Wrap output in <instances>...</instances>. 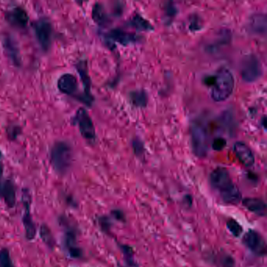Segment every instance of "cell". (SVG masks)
Returning <instances> with one entry per match:
<instances>
[{"instance_id":"obj_7","label":"cell","mask_w":267,"mask_h":267,"mask_svg":"<svg viewBox=\"0 0 267 267\" xmlns=\"http://www.w3.org/2000/svg\"><path fill=\"white\" fill-rule=\"evenodd\" d=\"M210 180L212 187L218 191L219 194L230 191L236 186L228 170L223 167H217L213 170L210 174Z\"/></svg>"},{"instance_id":"obj_10","label":"cell","mask_w":267,"mask_h":267,"mask_svg":"<svg viewBox=\"0 0 267 267\" xmlns=\"http://www.w3.org/2000/svg\"><path fill=\"white\" fill-rule=\"evenodd\" d=\"M77 71L80 75L81 79L84 86V95L82 96L81 101L87 105H90L93 102V96L91 95L90 87H91V81L89 75L88 66L86 60H80L76 64Z\"/></svg>"},{"instance_id":"obj_15","label":"cell","mask_w":267,"mask_h":267,"mask_svg":"<svg viewBox=\"0 0 267 267\" xmlns=\"http://www.w3.org/2000/svg\"><path fill=\"white\" fill-rule=\"evenodd\" d=\"M0 198L9 208L15 206L16 191L13 183L9 180L0 183Z\"/></svg>"},{"instance_id":"obj_13","label":"cell","mask_w":267,"mask_h":267,"mask_svg":"<svg viewBox=\"0 0 267 267\" xmlns=\"http://www.w3.org/2000/svg\"><path fill=\"white\" fill-rule=\"evenodd\" d=\"M3 48L5 52L6 53L9 60L13 62V64L15 66H20L21 64V56H20V52L19 48L17 47V43L13 40L11 36H6L4 37Z\"/></svg>"},{"instance_id":"obj_18","label":"cell","mask_w":267,"mask_h":267,"mask_svg":"<svg viewBox=\"0 0 267 267\" xmlns=\"http://www.w3.org/2000/svg\"><path fill=\"white\" fill-rule=\"evenodd\" d=\"M249 28L253 33L264 35L267 32V17L262 13L252 16L249 21Z\"/></svg>"},{"instance_id":"obj_4","label":"cell","mask_w":267,"mask_h":267,"mask_svg":"<svg viewBox=\"0 0 267 267\" xmlns=\"http://www.w3.org/2000/svg\"><path fill=\"white\" fill-rule=\"evenodd\" d=\"M34 31L39 44L44 51H48L52 44L53 29L50 20L45 17L40 18L34 24Z\"/></svg>"},{"instance_id":"obj_5","label":"cell","mask_w":267,"mask_h":267,"mask_svg":"<svg viewBox=\"0 0 267 267\" xmlns=\"http://www.w3.org/2000/svg\"><path fill=\"white\" fill-rule=\"evenodd\" d=\"M193 151L198 157H206L208 152L207 133L200 123H194L191 128Z\"/></svg>"},{"instance_id":"obj_32","label":"cell","mask_w":267,"mask_h":267,"mask_svg":"<svg viewBox=\"0 0 267 267\" xmlns=\"http://www.w3.org/2000/svg\"><path fill=\"white\" fill-rule=\"evenodd\" d=\"M2 173H3V165L0 162V179L2 177Z\"/></svg>"},{"instance_id":"obj_29","label":"cell","mask_w":267,"mask_h":267,"mask_svg":"<svg viewBox=\"0 0 267 267\" xmlns=\"http://www.w3.org/2000/svg\"><path fill=\"white\" fill-rule=\"evenodd\" d=\"M20 132H21V129L17 125H13L8 129V136H9V138L16 139L20 134Z\"/></svg>"},{"instance_id":"obj_1","label":"cell","mask_w":267,"mask_h":267,"mask_svg":"<svg viewBox=\"0 0 267 267\" xmlns=\"http://www.w3.org/2000/svg\"><path fill=\"white\" fill-rule=\"evenodd\" d=\"M211 97L213 101L222 102L231 96L234 89V75L226 67H221L210 78Z\"/></svg>"},{"instance_id":"obj_17","label":"cell","mask_w":267,"mask_h":267,"mask_svg":"<svg viewBox=\"0 0 267 267\" xmlns=\"http://www.w3.org/2000/svg\"><path fill=\"white\" fill-rule=\"evenodd\" d=\"M24 214L23 216V224H24L25 234L27 239L33 240L36 237V228L34 224L32 216H31L30 210H29V202L27 201L24 202Z\"/></svg>"},{"instance_id":"obj_16","label":"cell","mask_w":267,"mask_h":267,"mask_svg":"<svg viewBox=\"0 0 267 267\" xmlns=\"http://www.w3.org/2000/svg\"><path fill=\"white\" fill-rule=\"evenodd\" d=\"M138 38L135 34L128 33L120 29L111 30L107 35V39L121 43V45H127L135 43L138 40Z\"/></svg>"},{"instance_id":"obj_31","label":"cell","mask_w":267,"mask_h":267,"mask_svg":"<svg viewBox=\"0 0 267 267\" xmlns=\"http://www.w3.org/2000/svg\"><path fill=\"white\" fill-rule=\"evenodd\" d=\"M101 224L102 226V228L105 229V230H108V228L110 227V223H109L108 218H102L101 219Z\"/></svg>"},{"instance_id":"obj_12","label":"cell","mask_w":267,"mask_h":267,"mask_svg":"<svg viewBox=\"0 0 267 267\" xmlns=\"http://www.w3.org/2000/svg\"><path fill=\"white\" fill-rule=\"evenodd\" d=\"M234 151L236 157L240 162L247 168L252 167L255 163L254 155L250 148L242 142H237L234 144Z\"/></svg>"},{"instance_id":"obj_33","label":"cell","mask_w":267,"mask_h":267,"mask_svg":"<svg viewBox=\"0 0 267 267\" xmlns=\"http://www.w3.org/2000/svg\"><path fill=\"white\" fill-rule=\"evenodd\" d=\"M2 157V152H1V150H0V159Z\"/></svg>"},{"instance_id":"obj_6","label":"cell","mask_w":267,"mask_h":267,"mask_svg":"<svg viewBox=\"0 0 267 267\" xmlns=\"http://www.w3.org/2000/svg\"><path fill=\"white\" fill-rule=\"evenodd\" d=\"M73 121L79 128L81 135L86 140H90V141L95 140L96 130L94 121L86 109L79 108L77 110Z\"/></svg>"},{"instance_id":"obj_23","label":"cell","mask_w":267,"mask_h":267,"mask_svg":"<svg viewBox=\"0 0 267 267\" xmlns=\"http://www.w3.org/2000/svg\"><path fill=\"white\" fill-rule=\"evenodd\" d=\"M132 103L137 107H144L148 103V97L143 90L133 91L129 94Z\"/></svg>"},{"instance_id":"obj_30","label":"cell","mask_w":267,"mask_h":267,"mask_svg":"<svg viewBox=\"0 0 267 267\" xmlns=\"http://www.w3.org/2000/svg\"><path fill=\"white\" fill-rule=\"evenodd\" d=\"M113 215H114V218H117L118 220L123 221L124 220V214L122 212L120 211V210H114L112 212Z\"/></svg>"},{"instance_id":"obj_25","label":"cell","mask_w":267,"mask_h":267,"mask_svg":"<svg viewBox=\"0 0 267 267\" xmlns=\"http://www.w3.org/2000/svg\"><path fill=\"white\" fill-rule=\"evenodd\" d=\"M226 226L229 231L231 233L234 237H238L242 234L243 227L239 222L236 221L234 218H229L226 222Z\"/></svg>"},{"instance_id":"obj_20","label":"cell","mask_w":267,"mask_h":267,"mask_svg":"<svg viewBox=\"0 0 267 267\" xmlns=\"http://www.w3.org/2000/svg\"><path fill=\"white\" fill-rule=\"evenodd\" d=\"M66 247L73 258H79L82 256V250L75 244V235L72 231L67 233L65 239Z\"/></svg>"},{"instance_id":"obj_22","label":"cell","mask_w":267,"mask_h":267,"mask_svg":"<svg viewBox=\"0 0 267 267\" xmlns=\"http://www.w3.org/2000/svg\"><path fill=\"white\" fill-rule=\"evenodd\" d=\"M92 17L97 24H106L107 21V16L105 12V8L101 3H96L92 10Z\"/></svg>"},{"instance_id":"obj_8","label":"cell","mask_w":267,"mask_h":267,"mask_svg":"<svg viewBox=\"0 0 267 267\" xmlns=\"http://www.w3.org/2000/svg\"><path fill=\"white\" fill-rule=\"evenodd\" d=\"M242 243L246 248L258 256H264L267 254V244L264 237L256 231L249 230L245 233L242 238Z\"/></svg>"},{"instance_id":"obj_2","label":"cell","mask_w":267,"mask_h":267,"mask_svg":"<svg viewBox=\"0 0 267 267\" xmlns=\"http://www.w3.org/2000/svg\"><path fill=\"white\" fill-rule=\"evenodd\" d=\"M72 161V148L68 143L60 140L52 146L51 162L57 173L64 174L68 171Z\"/></svg>"},{"instance_id":"obj_19","label":"cell","mask_w":267,"mask_h":267,"mask_svg":"<svg viewBox=\"0 0 267 267\" xmlns=\"http://www.w3.org/2000/svg\"><path fill=\"white\" fill-rule=\"evenodd\" d=\"M220 197L225 203L230 205H237L242 201V196L237 186H234L230 191L220 194Z\"/></svg>"},{"instance_id":"obj_27","label":"cell","mask_w":267,"mask_h":267,"mask_svg":"<svg viewBox=\"0 0 267 267\" xmlns=\"http://www.w3.org/2000/svg\"><path fill=\"white\" fill-rule=\"evenodd\" d=\"M235 262L230 255L222 254L219 257V265L221 267H234Z\"/></svg>"},{"instance_id":"obj_11","label":"cell","mask_w":267,"mask_h":267,"mask_svg":"<svg viewBox=\"0 0 267 267\" xmlns=\"http://www.w3.org/2000/svg\"><path fill=\"white\" fill-rule=\"evenodd\" d=\"M57 88L62 94L74 96L79 89V82L73 74L65 73L58 79Z\"/></svg>"},{"instance_id":"obj_24","label":"cell","mask_w":267,"mask_h":267,"mask_svg":"<svg viewBox=\"0 0 267 267\" xmlns=\"http://www.w3.org/2000/svg\"><path fill=\"white\" fill-rule=\"evenodd\" d=\"M40 237L43 242L45 243L47 246L50 248H53L54 246V239L53 237L52 233H51L50 228L46 224H43L40 227Z\"/></svg>"},{"instance_id":"obj_21","label":"cell","mask_w":267,"mask_h":267,"mask_svg":"<svg viewBox=\"0 0 267 267\" xmlns=\"http://www.w3.org/2000/svg\"><path fill=\"white\" fill-rule=\"evenodd\" d=\"M129 25L133 28H137V30L151 31L153 30L152 24L147 21L145 18L140 16V14H136L133 16L129 22Z\"/></svg>"},{"instance_id":"obj_14","label":"cell","mask_w":267,"mask_h":267,"mask_svg":"<svg viewBox=\"0 0 267 267\" xmlns=\"http://www.w3.org/2000/svg\"><path fill=\"white\" fill-rule=\"evenodd\" d=\"M242 205L251 213L260 217L267 215V206L264 201L258 198H246L243 199Z\"/></svg>"},{"instance_id":"obj_3","label":"cell","mask_w":267,"mask_h":267,"mask_svg":"<svg viewBox=\"0 0 267 267\" xmlns=\"http://www.w3.org/2000/svg\"><path fill=\"white\" fill-rule=\"evenodd\" d=\"M241 76L247 82H254L263 75L261 62L256 55L245 56L241 63Z\"/></svg>"},{"instance_id":"obj_26","label":"cell","mask_w":267,"mask_h":267,"mask_svg":"<svg viewBox=\"0 0 267 267\" xmlns=\"http://www.w3.org/2000/svg\"><path fill=\"white\" fill-rule=\"evenodd\" d=\"M0 267H14L9 252L5 249L0 250Z\"/></svg>"},{"instance_id":"obj_28","label":"cell","mask_w":267,"mask_h":267,"mask_svg":"<svg viewBox=\"0 0 267 267\" xmlns=\"http://www.w3.org/2000/svg\"><path fill=\"white\" fill-rule=\"evenodd\" d=\"M226 140L222 137H218V138L215 139L213 142V149L219 152V151H222L226 147Z\"/></svg>"},{"instance_id":"obj_9","label":"cell","mask_w":267,"mask_h":267,"mask_svg":"<svg viewBox=\"0 0 267 267\" xmlns=\"http://www.w3.org/2000/svg\"><path fill=\"white\" fill-rule=\"evenodd\" d=\"M5 18L9 24L17 28H26L29 21L28 13L21 6H16L8 10L5 14Z\"/></svg>"}]
</instances>
